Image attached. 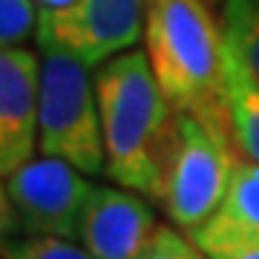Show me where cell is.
<instances>
[{
    "label": "cell",
    "mask_w": 259,
    "mask_h": 259,
    "mask_svg": "<svg viewBox=\"0 0 259 259\" xmlns=\"http://www.w3.org/2000/svg\"><path fill=\"white\" fill-rule=\"evenodd\" d=\"M144 44L158 87L176 112L231 130L225 95V26L207 0H144Z\"/></svg>",
    "instance_id": "7a4b0ae2"
},
{
    "label": "cell",
    "mask_w": 259,
    "mask_h": 259,
    "mask_svg": "<svg viewBox=\"0 0 259 259\" xmlns=\"http://www.w3.org/2000/svg\"><path fill=\"white\" fill-rule=\"evenodd\" d=\"M40 112V61L23 47L0 55V170L3 179L35 158Z\"/></svg>",
    "instance_id": "ba28073f"
},
{
    "label": "cell",
    "mask_w": 259,
    "mask_h": 259,
    "mask_svg": "<svg viewBox=\"0 0 259 259\" xmlns=\"http://www.w3.org/2000/svg\"><path fill=\"white\" fill-rule=\"evenodd\" d=\"M107 176L118 187L161 202L176 110L158 87L147 52L127 49L95 72Z\"/></svg>",
    "instance_id": "6da1fadb"
},
{
    "label": "cell",
    "mask_w": 259,
    "mask_h": 259,
    "mask_svg": "<svg viewBox=\"0 0 259 259\" xmlns=\"http://www.w3.org/2000/svg\"><path fill=\"white\" fill-rule=\"evenodd\" d=\"M190 239L199 245L207 259H259V239L248 236H228V233H207L196 231Z\"/></svg>",
    "instance_id": "5bb4252c"
},
{
    "label": "cell",
    "mask_w": 259,
    "mask_h": 259,
    "mask_svg": "<svg viewBox=\"0 0 259 259\" xmlns=\"http://www.w3.org/2000/svg\"><path fill=\"white\" fill-rule=\"evenodd\" d=\"M75 0H37V6L40 9H66V6H72Z\"/></svg>",
    "instance_id": "2e32d148"
},
{
    "label": "cell",
    "mask_w": 259,
    "mask_h": 259,
    "mask_svg": "<svg viewBox=\"0 0 259 259\" xmlns=\"http://www.w3.org/2000/svg\"><path fill=\"white\" fill-rule=\"evenodd\" d=\"M199 231L259 239V161L239 156L225 202Z\"/></svg>",
    "instance_id": "30bf717a"
},
{
    "label": "cell",
    "mask_w": 259,
    "mask_h": 259,
    "mask_svg": "<svg viewBox=\"0 0 259 259\" xmlns=\"http://www.w3.org/2000/svg\"><path fill=\"white\" fill-rule=\"evenodd\" d=\"M139 259H207V256L199 250V245L185 231H179L176 225H158L150 248Z\"/></svg>",
    "instance_id": "9a60e30c"
},
{
    "label": "cell",
    "mask_w": 259,
    "mask_h": 259,
    "mask_svg": "<svg viewBox=\"0 0 259 259\" xmlns=\"http://www.w3.org/2000/svg\"><path fill=\"white\" fill-rule=\"evenodd\" d=\"M3 259H95L83 245L61 236H15L3 242Z\"/></svg>",
    "instance_id": "7c38bea8"
},
{
    "label": "cell",
    "mask_w": 259,
    "mask_h": 259,
    "mask_svg": "<svg viewBox=\"0 0 259 259\" xmlns=\"http://www.w3.org/2000/svg\"><path fill=\"white\" fill-rule=\"evenodd\" d=\"M222 26L259 81V0H222Z\"/></svg>",
    "instance_id": "8fae6325"
},
{
    "label": "cell",
    "mask_w": 259,
    "mask_h": 259,
    "mask_svg": "<svg viewBox=\"0 0 259 259\" xmlns=\"http://www.w3.org/2000/svg\"><path fill=\"white\" fill-rule=\"evenodd\" d=\"M239 147L233 130L213 127L193 112H176L164 170L167 219L187 236L213 219L233 179Z\"/></svg>",
    "instance_id": "3957f363"
},
{
    "label": "cell",
    "mask_w": 259,
    "mask_h": 259,
    "mask_svg": "<svg viewBox=\"0 0 259 259\" xmlns=\"http://www.w3.org/2000/svg\"><path fill=\"white\" fill-rule=\"evenodd\" d=\"M207 3H219V0H207Z\"/></svg>",
    "instance_id": "e0dca14e"
},
{
    "label": "cell",
    "mask_w": 259,
    "mask_h": 259,
    "mask_svg": "<svg viewBox=\"0 0 259 259\" xmlns=\"http://www.w3.org/2000/svg\"><path fill=\"white\" fill-rule=\"evenodd\" d=\"M144 0H75L66 9H40L37 47L61 49L93 66L136 47L141 35Z\"/></svg>",
    "instance_id": "8992f818"
},
{
    "label": "cell",
    "mask_w": 259,
    "mask_h": 259,
    "mask_svg": "<svg viewBox=\"0 0 259 259\" xmlns=\"http://www.w3.org/2000/svg\"><path fill=\"white\" fill-rule=\"evenodd\" d=\"M93 182L61 158H32L3 179V239L61 236L78 239Z\"/></svg>",
    "instance_id": "5b68a950"
},
{
    "label": "cell",
    "mask_w": 259,
    "mask_h": 259,
    "mask_svg": "<svg viewBox=\"0 0 259 259\" xmlns=\"http://www.w3.org/2000/svg\"><path fill=\"white\" fill-rule=\"evenodd\" d=\"M156 231V213L141 193L95 185L83 204L78 239L95 259H139Z\"/></svg>",
    "instance_id": "52a82bcc"
},
{
    "label": "cell",
    "mask_w": 259,
    "mask_h": 259,
    "mask_svg": "<svg viewBox=\"0 0 259 259\" xmlns=\"http://www.w3.org/2000/svg\"><path fill=\"white\" fill-rule=\"evenodd\" d=\"M37 150L87 176L107 167L101 110L90 66L61 49H47L40 61Z\"/></svg>",
    "instance_id": "277c9868"
},
{
    "label": "cell",
    "mask_w": 259,
    "mask_h": 259,
    "mask_svg": "<svg viewBox=\"0 0 259 259\" xmlns=\"http://www.w3.org/2000/svg\"><path fill=\"white\" fill-rule=\"evenodd\" d=\"M225 95L236 147L242 156L259 161V81L228 35H225Z\"/></svg>",
    "instance_id": "9c48e42d"
},
{
    "label": "cell",
    "mask_w": 259,
    "mask_h": 259,
    "mask_svg": "<svg viewBox=\"0 0 259 259\" xmlns=\"http://www.w3.org/2000/svg\"><path fill=\"white\" fill-rule=\"evenodd\" d=\"M37 0H0V40L3 47H20L37 29Z\"/></svg>",
    "instance_id": "4fadbf2b"
}]
</instances>
